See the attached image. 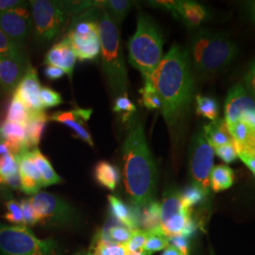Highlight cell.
I'll return each mask as SVG.
<instances>
[{
    "instance_id": "obj_45",
    "label": "cell",
    "mask_w": 255,
    "mask_h": 255,
    "mask_svg": "<svg viewBox=\"0 0 255 255\" xmlns=\"http://www.w3.org/2000/svg\"><path fill=\"white\" fill-rule=\"evenodd\" d=\"M169 245L180 251L182 255H189V243L188 239L182 236H174L168 237Z\"/></svg>"
},
{
    "instance_id": "obj_9",
    "label": "cell",
    "mask_w": 255,
    "mask_h": 255,
    "mask_svg": "<svg viewBox=\"0 0 255 255\" xmlns=\"http://www.w3.org/2000/svg\"><path fill=\"white\" fill-rule=\"evenodd\" d=\"M215 150L207 142L203 129L192 137L189 147V175L192 184L200 187L207 196L210 191L209 176L214 167Z\"/></svg>"
},
{
    "instance_id": "obj_36",
    "label": "cell",
    "mask_w": 255,
    "mask_h": 255,
    "mask_svg": "<svg viewBox=\"0 0 255 255\" xmlns=\"http://www.w3.org/2000/svg\"><path fill=\"white\" fill-rule=\"evenodd\" d=\"M227 125L234 143L236 144H246L254 135L255 130L241 121H237Z\"/></svg>"
},
{
    "instance_id": "obj_23",
    "label": "cell",
    "mask_w": 255,
    "mask_h": 255,
    "mask_svg": "<svg viewBox=\"0 0 255 255\" xmlns=\"http://www.w3.org/2000/svg\"><path fill=\"white\" fill-rule=\"evenodd\" d=\"M207 142L213 148L233 143V137L229 131L225 119H217L202 128Z\"/></svg>"
},
{
    "instance_id": "obj_26",
    "label": "cell",
    "mask_w": 255,
    "mask_h": 255,
    "mask_svg": "<svg viewBox=\"0 0 255 255\" xmlns=\"http://www.w3.org/2000/svg\"><path fill=\"white\" fill-rule=\"evenodd\" d=\"M31 154L35 165L41 174L43 187L62 182V178L55 172L54 168L52 167L50 162L47 160L46 156L40 151L38 147L31 149Z\"/></svg>"
},
{
    "instance_id": "obj_5",
    "label": "cell",
    "mask_w": 255,
    "mask_h": 255,
    "mask_svg": "<svg viewBox=\"0 0 255 255\" xmlns=\"http://www.w3.org/2000/svg\"><path fill=\"white\" fill-rule=\"evenodd\" d=\"M164 39L154 21L145 13H139L134 34L128 42V62L140 71L144 82L149 80L164 58Z\"/></svg>"
},
{
    "instance_id": "obj_13",
    "label": "cell",
    "mask_w": 255,
    "mask_h": 255,
    "mask_svg": "<svg viewBox=\"0 0 255 255\" xmlns=\"http://www.w3.org/2000/svg\"><path fill=\"white\" fill-rule=\"evenodd\" d=\"M41 87L36 69L29 64L26 73L15 88L13 96L26 106L30 114L44 112L40 101Z\"/></svg>"
},
{
    "instance_id": "obj_4",
    "label": "cell",
    "mask_w": 255,
    "mask_h": 255,
    "mask_svg": "<svg viewBox=\"0 0 255 255\" xmlns=\"http://www.w3.org/2000/svg\"><path fill=\"white\" fill-rule=\"evenodd\" d=\"M99 28L102 70L111 95L116 99L126 96L128 80L119 27L103 8Z\"/></svg>"
},
{
    "instance_id": "obj_32",
    "label": "cell",
    "mask_w": 255,
    "mask_h": 255,
    "mask_svg": "<svg viewBox=\"0 0 255 255\" xmlns=\"http://www.w3.org/2000/svg\"><path fill=\"white\" fill-rule=\"evenodd\" d=\"M93 255H127V250L124 244L113 242L108 239L99 237L95 240Z\"/></svg>"
},
{
    "instance_id": "obj_48",
    "label": "cell",
    "mask_w": 255,
    "mask_h": 255,
    "mask_svg": "<svg viewBox=\"0 0 255 255\" xmlns=\"http://www.w3.org/2000/svg\"><path fill=\"white\" fill-rule=\"evenodd\" d=\"M237 155L255 176V150L239 151Z\"/></svg>"
},
{
    "instance_id": "obj_17",
    "label": "cell",
    "mask_w": 255,
    "mask_h": 255,
    "mask_svg": "<svg viewBox=\"0 0 255 255\" xmlns=\"http://www.w3.org/2000/svg\"><path fill=\"white\" fill-rule=\"evenodd\" d=\"M76 61L77 57L75 55L72 46L68 38L64 37L62 41L56 43L47 51L44 63L46 66L51 65L61 68L65 72V75L68 76L70 81H72Z\"/></svg>"
},
{
    "instance_id": "obj_11",
    "label": "cell",
    "mask_w": 255,
    "mask_h": 255,
    "mask_svg": "<svg viewBox=\"0 0 255 255\" xmlns=\"http://www.w3.org/2000/svg\"><path fill=\"white\" fill-rule=\"evenodd\" d=\"M38 223L64 222L72 218V207L54 194L39 192L30 198Z\"/></svg>"
},
{
    "instance_id": "obj_39",
    "label": "cell",
    "mask_w": 255,
    "mask_h": 255,
    "mask_svg": "<svg viewBox=\"0 0 255 255\" xmlns=\"http://www.w3.org/2000/svg\"><path fill=\"white\" fill-rule=\"evenodd\" d=\"M148 235H149V232L146 230H140V229L134 230L128 241L126 244H124L128 254L141 253L143 250V247L146 243Z\"/></svg>"
},
{
    "instance_id": "obj_22",
    "label": "cell",
    "mask_w": 255,
    "mask_h": 255,
    "mask_svg": "<svg viewBox=\"0 0 255 255\" xmlns=\"http://www.w3.org/2000/svg\"><path fill=\"white\" fill-rule=\"evenodd\" d=\"M49 118L45 112L31 113L26 125V149L31 150L37 147L43 136Z\"/></svg>"
},
{
    "instance_id": "obj_1",
    "label": "cell",
    "mask_w": 255,
    "mask_h": 255,
    "mask_svg": "<svg viewBox=\"0 0 255 255\" xmlns=\"http://www.w3.org/2000/svg\"><path fill=\"white\" fill-rule=\"evenodd\" d=\"M162 101L161 113L171 132L191 107L195 78L188 50L174 45L149 80Z\"/></svg>"
},
{
    "instance_id": "obj_59",
    "label": "cell",
    "mask_w": 255,
    "mask_h": 255,
    "mask_svg": "<svg viewBox=\"0 0 255 255\" xmlns=\"http://www.w3.org/2000/svg\"><path fill=\"white\" fill-rule=\"evenodd\" d=\"M211 255H214V253H213V252H211Z\"/></svg>"
},
{
    "instance_id": "obj_42",
    "label": "cell",
    "mask_w": 255,
    "mask_h": 255,
    "mask_svg": "<svg viewBox=\"0 0 255 255\" xmlns=\"http://www.w3.org/2000/svg\"><path fill=\"white\" fill-rule=\"evenodd\" d=\"M19 172L18 163L15 156L11 153L0 156V177L6 178Z\"/></svg>"
},
{
    "instance_id": "obj_15",
    "label": "cell",
    "mask_w": 255,
    "mask_h": 255,
    "mask_svg": "<svg viewBox=\"0 0 255 255\" xmlns=\"http://www.w3.org/2000/svg\"><path fill=\"white\" fill-rule=\"evenodd\" d=\"M255 110V99L248 93L243 85L237 84L229 91L224 107L225 121L227 124L239 121L243 114Z\"/></svg>"
},
{
    "instance_id": "obj_38",
    "label": "cell",
    "mask_w": 255,
    "mask_h": 255,
    "mask_svg": "<svg viewBox=\"0 0 255 255\" xmlns=\"http://www.w3.org/2000/svg\"><path fill=\"white\" fill-rule=\"evenodd\" d=\"M113 111L115 113L120 114L122 117V121L126 123V122H129L130 119L133 118V114L136 112V107L131 101H129V99L126 95L116 99Z\"/></svg>"
},
{
    "instance_id": "obj_51",
    "label": "cell",
    "mask_w": 255,
    "mask_h": 255,
    "mask_svg": "<svg viewBox=\"0 0 255 255\" xmlns=\"http://www.w3.org/2000/svg\"><path fill=\"white\" fill-rule=\"evenodd\" d=\"M5 185L9 186L14 190H21V177L19 172L10 175L9 177L3 178Z\"/></svg>"
},
{
    "instance_id": "obj_2",
    "label": "cell",
    "mask_w": 255,
    "mask_h": 255,
    "mask_svg": "<svg viewBox=\"0 0 255 255\" xmlns=\"http://www.w3.org/2000/svg\"><path fill=\"white\" fill-rule=\"evenodd\" d=\"M122 151L125 189L132 208L143 209L154 201L157 168L140 119H130Z\"/></svg>"
},
{
    "instance_id": "obj_14",
    "label": "cell",
    "mask_w": 255,
    "mask_h": 255,
    "mask_svg": "<svg viewBox=\"0 0 255 255\" xmlns=\"http://www.w3.org/2000/svg\"><path fill=\"white\" fill-rule=\"evenodd\" d=\"M92 109H75L67 112H55L49 117V120L56 121L64 124V126L69 128L75 136L81 139L89 146H94V141L88 129L84 124L91 117Z\"/></svg>"
},
{
    "instance_id": "obj_57",
    "label": "cell",
    "mask_w": 255,
    "mask_h": 255,
    "mask_svg": "<svg viewBox=\"0 0 255 255\" xmlns=\"http://www.w3.org/2000/svg\"><path fill=\"white\" fill-rule=\"evenodd\" d=\"M127 255H144L142 253H135V254H128Z\"/></svg>"
},
{
    "instance_id": "obj_41",
    "label": "cell",
    "mask_w": 255,
    "mask_h": 255,
    "mask_svg": "<svg viewBox=\"0 0 255 255\" xmlns=\"http://www.w3.org/2000/svg\"><path fill=\"white\" fill-rule=\"evenodd\" d=\"M5 206L7 212L3 218L8 220L9 223L15 224V226H25L20 203L15 200H9L5 203Z\"/></svg>"
},
{
    "instance_id": "obj_29",
    "label": "cell",
    "mask_w": 255,
    "mask_h": 255,
    "mask_svg": "<svg viewBox=\"0 0 255 255\" xmlns=\"http://www.w3.org/2000/svg\"><path fill=\"white\" fill-rule=\"evenodd\" d=\"M148 232H149V235L141 252L143 255H153L156 252L164 250L169 246L168 237L164 236L161 227L148 231Z\"/></svg>"
},
{
    "instance_id": "obj_33",
    "label": "cell",
    "mask_w": 255,
    "mask_h": 255,
    "mask_svg": "<svg viewBox=\"0 0 255 255\" xmlns=\"http://www.w3.org/2000/svg\"><path fill=\"white\" fill-rule=\"evenodd\" d=\"M142 97L143 105L148 110L162 109V101L154 89L153 85L149 81L144 82V86L139 90Z\"/></svg>"
},
{
    "instance_id": "obj_30",
    "label": "cell",
    "mask_w": 255,
    "mask_h": 255,
    "mask_svg": "<svg viewBox=\"0 0 255 255\" xmlns=\"http://www.w3.org/2000/svg\"><path fill=\"white\" fill-rule=\"evenodd\" d=\"M196 111L199 116L212 121L219 119V103L213 98L198 95L196 97Z\"/></svg>"
},
{
    "instance_id": "obj_25",
    "label": "cell",
    "mask_w": 255,
    "mask_h": 255,
    "mask_svg": "<svg viewBox=\"0 0 255 255\" xmlns=\"http://www.w3.org/2000/svg\"><path fill=\"white\" fill-rule=\"evenodd\" d=\"M235 181V174L231 167L225 164H218L210 173V187L214 192H220L230 188Z\"/></svg>"
},
{
    "instance_id": "obj_60",
    "label": "cell",
    "mask_w": 255,
    "mask_h": 255,
    "mask_svg": "<svg viewBox=\"0 0 255 255\" xmlns=\"http://www.w3.org/2000/svg\"><path fill=\"white\" fill-rule=\"evenodd\" d=\"M0 93H1V89H0Z\"/></svg>"
},
{
    "instance_id": "obj_31",
    "label": "cell",
    "mask_w": 255,
    "mask_h": 255,
    "mask_svg": "<svg viewBox=\"0 0 255 255\" xmlns=\"http://www.w3.org/2000/svg\"><path fill=\"white\" fill-rule=\"evenodd\" d=\"M30 118V113L26 106L14 96L12 97L7 111L6 121L17 123L26 127Z\"/></svg>"
},
{
    "instance_id": "obj_19",
    "label": "cell",
    "mask_w": 255,
    "mask_h": 255,
    "mask_svg": "<svg viewBox=\"0 0 255 255\" xmlns=\"http://www.w3.org/2000/svg\"><path fill=\"white\" fill-rule=\"evenodd\" d=\"M26 127L23 125L4 121L0 126V141L9 146L14 156L26 149Z\"/></svg>"
},
{
    "instance_id": "obj_40",
    "label": "cell",
    "mask_w": 255,
    "mask_h": 255,
    "mask_svg": "<svg viewBox=\"0 0 255 255\" xmlns=\"http://www.w3.org/2000/svg\"><path fill=\"white\" fill-rule=\"evenodd\" d=\"M40 101L44 110L56 107L64 103L61 94L47 86L41 87Z\"/></svg>"
},
{
    "instance_id": "obj_35",
    "label": "cell",
    "mask_w": 255,
    "mask_h": 255,
    "mask_svg": "<svg viewBox=\"0 0 255 255\" xmlns=\"http://www.w3.org/2000/svg\"><path fill=\"white\" fill-rule=\"evenodd\" d=\"M0 56H6L18 60H27L23 49L16 46L9 37L0 29Z\"/></svg>"
},
{
    "instance_id": "obj_53",
    "label": "cell",
    "mask_w": 255,
    "mask_h": 255,
    "mask_svg": "<svg viewBox=\"0 0 255 255\" xmlns=\"http://www.w3.org/2000/svg\"><path fill=\"white\" fill-rule=\"evenodd\" d=\"M161 255H182L180 251H178L177 249H175L174 247L169 246L167 247L166 249H164L163 254Z\"/></svg>"
},
{
    "instance_id": "obj_55",
    "label": "cell",
    "mask_w": 255,
    "mask_h": 255,
    "mask_svg": "<svg viewBox=\"0 0 255 255\" xmlns=\"http://www.w3.org/2000/svg\"><path fill=\"white\" fill-rule=\"evenodd\" d=\"M11 153L9 146L3 141H0V156ZM12 154V153H11Z\"/></svg>"
},
{
    "instance_id": "obj_34",
    "label": "cell",
    "mask_w": 255,
    "mask_h": 255,
    "mask_svg": "<svg viewBox=\"0 0 255 255\" xmlns=\"http://www.w3.org/2000/svg\"><path fill=\"white\" fill-rule=\"evenodd\" d=\"M133 231L125 227L122 224H118V225H113L112 227L105 229L100 237L108 239L119 244H126L128 239L131 237Z\"/></svg>"
},
{
    "instance_id": "obj_61",
    "label": "cell",
    "mask_w": 255,
    "mask_h": 255,
    "mask_svg": "<svg viewBox=\"0 0 255 255\" xmlns=\"http://www.w3.org/2000/svg\"></svg>"
},
{
    "instance_id": "obj_46",
    "label": "cell",
    "mask_w": 255,
    "mask_h": 255,
    "mask_svg": "<svg viewBox=\"0 0 255 255\" xmlns=\"http://www.w3.org/2000/svg\"><path fill=\"white\" fill-rule=\"evenodd\" d=\"M245 88L255 101V61L251 64L244 78Z\"/></svg>"
},
{
    "instance_id": "obj_7",
    "label": "cell",
    "mask_w": 255,
    "mask_h": 255,
    "mask_svg": "<svg viewBox=\"0 0 255 255\" xmlns=\"http://www.w3.org/2000/svg\"><path fill=\"white\" fill-rule=\"evenodd\" d=\"M0 255H56L51 240H41L26 226L0 223Z\"/></svg>"
},
{
    "instance_id": "obj_52",
    "label": "cell",
    "mask_w": 255,
    "mask_h": 255,
    "mask_svg": "<svg viewBox=\"0 0 255 255\" xmlns=\"http://www.w3.org/2000/svg\"><path fill=\"white\" fill-rule=\"evenodd\" d=\"M241 122L245 123L252 129L255 130V111H251V112H247L245 114H243L240 118Z\"/></svg>"
},
{
    "instance_id": "obj_58",
    "label": "cell",
    "mask_w": 255,
    "mask_h": 255,
    "mask_svg": "<svg viewBox=\"0 0 255 255\" xmlns=\"http://www.w3.org/2000/svg\"><path fill=\"white\" fill-rule=\"evenodd\" d=\"M93 255L91 253H88V254H81V255Z\"/></svg>"
},
{
    "instance_id": "obj_6",
    "label": "cell",
    "mask_w": 255,
    "mask_h": 255,
    "mask_svg": "<svg viewBox=\"0 0 255 255\" xmlns=\"http://www.w3.org/2000/svg\"><path fill=\"white\" fill-rule=\"evenodd\" d=\"M101 14L102 6H97L79 13L71 22L66 37L81 62L94 61L101 54Z\"/></svg>"
},
{
    "instance_id": "obj_56",
    "label": "cell",
    "mask_w": 255,
    "mask_h": 255,
    "mask_svg": "<svg viewBox=\"0 0 255 255\" xmlns=\"http://www.w3.org/2000/svg\"><path fill=\"white\" fill-rule=\"evenodd\" d=\"M3 186H5V183H4V181H3V179L0 177V189L3 187Z\"/></svg>"
},
{
    "instance_id": "obj_20",
    "label": "cell",
    "mask_w": 255,
    "mask_h": 255,
    "mask_svg": "<svg viewBox=\"0 0 255 255\" xmlns=\"http://www.w3.org/2000/svg\"><path fill=\"white\" fill-rule=\"evenodd\" d=\"M206 9L195 1H181L175 18L180 19L189 27H199L207 18Z\"/></svg>"
},
{
    "instance_id": "obj_27",
    "label": "cell",
    "mask_w": 255,
    "mask_h": 255,
    "mask_svg": "<svg viewBox=\"0 0 255 255\" xmlns=\"http://www.w3.org/2000/svg\"><path fill=\"white\" fill-rule=\"evenodd\" d=\"M136 211L138 218L140 215V223L143 230L151 231L161 227V204H159L157 201H151L143 209Z\"/></svg>"
},
{
    "instance_id": "obj_21",
    "label": "cell",
    "mask_w": 255,
    "mask_h": 255,
    "mask_svg": "<svg viewBox=\"0 0 255 255\" xmlns=\"http://www.w3.org/2000/svg\"><path fill=\"white\" fill-rule=\"evenodd\" d=\"M108 201L110 213L114 219L131 231L138 229L139 219L136 210L130 209L123 201L115 196H108Z\"/></svg>"
},
{
    "instance_id": "obj_47",
    "label": "cell",
    "mask_w": 255,
    "mask_h": 255,
    "mask_svg": "<svg viewBox=\"0 0 255 255\" xmlns=\"http://www.w3.org/2000/svg\"><path fill=\"white\" fill-rule=\"evenodd\" d=\"M149 5L156 7V8H161V9H167L169 11H171V13L173 14L174 17L176 15L177 9L179 8V5L181 3V1H161V0H156V1H148Z\"/></svg>"
},
{
    "instance_id": "obj_49",
    "label": "cell",
    "mask_w": 255,
    "mask_h": 255,
    "mask_svg": "<svg viewBox=\"0 0 255 255\" xmlns=\"http://www.w3.org/2000/svg\"><path fill=\"white\" fill-rule=\"evenodd\" d=\"M28 5V2L22 0H0V12L16 9L19 7H27Z\"/></svg>"
},
{
    "instance_id": "obj_37",
    "label": "cell",
    "mask_w": 255,
    "mask_h": 255,
    "mask_svg": "<svg viewBox=\"0 0 255 255\" xmlns=\"http://www.w3.org/2000/svg\"><path fill=\"white\" fill-rule=\"evenodd\" d=\"M180 194L183 206L189 210H192L195 205L204 201L205 197L207 196L200 187L194 184L186 187L183 191L180 192Z\"/></svg>"
},
{
    "instance_id": "obj_54",
    "label": "cell",
    "mask_w": 255,
    "mask_h": 255,
    "mask_svg": "<svg viewBox=\"0 0 255 255\" xmlns=\"http://www.w3.org/2000/svg\"><path fill=\"white\" fill-rule=\"evenodd\" d=\"M248 10H249L250 17L255 22V0L248 2Z\"/></svg>"
},
{
    "instance_id": "obj_10",
    "label": "cell",
    "mask_w": 255,
    "mask_h": 255,
    "mask_svg": "<svg viewBox=\"0 0 255 255\" xmlns=\"http://www.w3.org/2000/svg\"><path fill=\"white\" fill-rule=\"evenodd\" d=\"M192 218L191 210L183 206L181 194L174 188L165 191L161 204V229L167 237L182 236Z\"/></svg>"
},
{
    "instance_id": "obj_24",
    "label": "cell",
    "mask_w": 255,
    "mask_h": 255,
    "mask_svg": "<svg viewBox=\"0 0 255 255\" xmlns=\"http://www.w3.org/2000/svg\"><path fill=\"white\" fill-rule=\"evenodd\" d=\"M95 179L101 186L114 191L120 179L119 168L107 161H101L95 166Z\"/></svg>"
},
{
    "instance_id": "obj_8",
    "label": "cell",
    "mask_w": 255,
    "mask_h": 255,
    "mask_svg": "<svg viewBox=\"0 0 255 255\" xmlns=\"http://www.w3.org/2000/svg\"><path fill=\"white\" fill-rule=\"evenodd\" d=\"M28 3L37 41L41 44L50 43L64 29L69 14L61 1L32 0Z\"/></svg>"
},
{
    "instance_id": "obj_16",
    "label": "cell",
    "mask_w": 255,
    "mask_h": 255,
    "mask_svg": "<svg viewBox=\"0 0 255 255\" xmlns=\"http://www.w3.org/2000/svg\"><path fill=\"white\" fill-rule=\"evenodd\" d=\"M21 177V190L27 195H36L43 187L42 177L33 161L31 150H22L15 156Z\"/></svg>"
},
{
    "instance_id": "obj_3",
    "label": "cell",
    "mask_w": 255,
    "mask_h": 255,
    "mask_svg": "<svg viewBox=\"0 0 255 255\" xmlns=\"http://www.w3.org/2000/svg\"><path fill=\"white\" fill-rule=\"evenodd\" d=\"M188 54L193 73L205 80L228 67L237 56V46L225 34L201 29L192 37Z\"/></svg>"
},
{
    "instance_id": "obj_12",
    "label": "cell",
    "mask_w": 255,
    "mask_h": 255,
    "mask_svg": "<svg viewBox=\"0 0 255 255\" xmlns=\"http://www.w3.org/2000/svg\"><path fill=\"white\" fill-rule=\"evenodd\" d=\"M27 7L0 12V29L20 48L27 41L32 28L31 12Z\"/></svg>"
},
{
    "instance_id": "obj_44",
    "label": "cell",
    "mask_w": 255,
    "mask_h": 255,
    "mask_svg": "<svg viewBox=\"0 0 255 255\" xmlns=\"http://www.w3.org/2000/svg\"><path fill=\"white\" fill-rule=\"evenodd\" d=\"M20 207L22 210L23 219L25 226H33L38 223L34 210L32 208L30 199H23L20 202Z\"/></svg>"
},
{
    "instance_id": "obj_50",
    "label": "cell",
    "mask_w": 255,
    "mask_h": 255,
    "mask_svg": "<svg viewBox=\"0 0 255 255\" xmlns=\"http://www.w3.org/2000/svg\"><path fill=\"white\" fill-rule=\"evenodd\" d=\"M64 75H65V72L64 70H62L61 68L56 67V66L48 65L45 69V76L50 81L60 80L64 77Z\"/></svg>"
},
{
    "instance_id": "obj_18",
    "label": "cell",
    "mask_w": 255,
    "mask_h": 255,
    "mask_svg": "<svg viewBox=\"0 0 255 255\" xmlns=\"http://www.w3.org/2000/svg\"><path fill=\"white\" fill-rule=\"evenodd\" d=\"M28 62L6 56H0V89L5 92L14 91L26 73Z\"/></svg>"
},
{
    "instance_id": "obj_43",
    "label": "cell",
    "mask_w": 255,
    "mask_h": 255,
    "mask_svg": "<svg viewBox=\"0 0 255 255\" xmlns=\"http://www.w3.org/2000/svg\"><path fill=\"white\" fill-rule=\"evenodd\" d=\"M214 150H215V153L218 155L219 158L226 164H231V163L235 162L238 157L234 142L227 144V145L218 146V147L214 148Z\"/></svg>"
},
{
    "instance_id": "obj_28",
    "label": "cell",
    "mask_w": 255,
    "mask_h": 255,
    "mask_svg": "<svg viewBox=\"0 0 255 255\" xmlns=\"http://www.w3.org/2000/svg\"><path fill=\"white\" fill-rule=\"evenodd\" d=\"M133 5L134 2L129 0H107L103 1L102 8L108 12L111 18L118 26V24L120 25L127 16Z\"/></svg>"
}]
</instances>
